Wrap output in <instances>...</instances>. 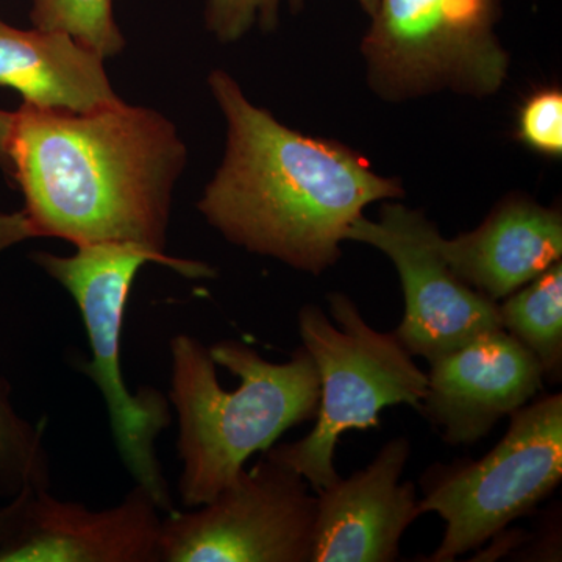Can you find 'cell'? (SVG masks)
I'll return each mask as SVG.
<instances>
[{
    "instance_id": "16",
    "label": "cell",
    "mask_w": 562,
    "mask_h": 562,
    "mask_svg": "<svg viewBox=\"0 0 562 562\" xmlns=\"http://www.w3.org/2000/svg\"><path fill=\"white\" fill-rule=\"evenodd\" d=\"M43 435V427L16 413L0 380V487L11 497L24 490L49 487V458Z\"/></svg>"
},
{
    "instance_id": "17",
    "label": "cell",
    "mask_w": 562,
    "mask_h": 562,
    "mask_svg": "<svg viewBox=\"0 0 562 562\" xmlns=\"http://www.w3.org/2000/svg\"><path fill=\"white\" fill-rule=\"evenodd\" d=\"M31 21L41 31L66 33L105 60L125 47L113 0H33Z\"/></svg>"
},
{
    "instance_id": "12",
    "label": "cell",
    "mask_w": 562,
    "mask_h": 562,
    "mask_svg": "<svg viewBox=\"0 0 562 562\" xmlns=\"http://www.w3.org/2000/svg\"><path fill=\"white\" fill-rule=\"evenodd\" d=\"M409 457V439L398 436L368 468L316 492L312 562L397 560L402 536L422 516L416 486L401 483Z\"/></svg>"
},
{
    "instance_id": "19",
    "label": "cell",
    "mask_w": 562,
    "mask_h": 562,
    "mask_svg": "<svg viewBox=\"0 0 562 562\" xmlns=\"http://www.w3.org/2000/svg\"><path fill=\"white\" fill-rule=\"evenodd\" d=\"M517 139L543 157L562 155V92L542 88L528 95L517 114Z\"/></svg>"
},
{
    "instance_id": "11",
    "label": "cell",
    "mask_w": 562,
    "mask_h": 562,
    "mask_svg": "<svg viewBox=\"0 0 562 562\" xmlns=\"http://www.w3.org/2000/svg\"><path fill=\"white\" fill-rule=\"evenodd\" d=\"M419 413L449 446H473L528 405L543 383L541 366L508 331L480 335L428 362Z\"/></svg>"
},
{
    "instance_id": "18",
    "label": "cell",
    "mask_w": 562,
    "mask_h": 562,
    "mask_svg": "<svg viewBox=\"0 0 562 562\" xmlns=\"http://www.w3.org/2000/svg\"><path fill=\"white\" fill-rule=\"evenodd\" d=\"M301 9L305 0H209L206 29L221 43H235L254 27L272 31L279 22L281 5Z\"/></svg>"
},
{
    "instance_id": "3",
    "label": "cell",
    "mask_w": 562,
    "mask_h": 562,
    "mask_svg": "<svg viewBox=\"0 0 562 562\" xmlns=\"http://www.w3.org/2000/svg\"><path fill=\"white\" fill-rule=\"evenodd\" d=\"M169 349L168 398L179 420V490L187 508L213 501L251 454L268 452L290 428L316 419L319 373L303 346L280 364L235 339L206 347L180 333Z\"/></svg>"
},
{
    "instance_id": "22",
    "label": "cell",
    "mask_w": 562,
    "mask_h": 562,
    "mask_svg": "<svg viewBox=\"0 0 562 562\" xmlns=\"http://www.w3.org/2000/svg\"><path fill=\"white\" fill-rule=\"evenodd\" d=\"M14 513V501L11 498V502L9 505L3 506V508H0V542H2V539L5 538L7 531H9L11 517H13Z\"/></svg>"
},
{
    "instance_id": "14",
    "label": "cell",
    "mask_w": 562,
    "mask_h": 562,
    "mask_svg": "<svg viewBox=\"0 0 562 562\" xmlns=\"http://www.w3.org/2000/svg\"><path fill=\"white\" fill-rule=\"evenodd\" d=\"M0 87L38 109L85 113L120 102L105 58L61 32L22 31L0 18Z\"/></svg>"
},
{
    "instance_id": "21",
    "label": "cell",
    "mask_w": 562,
    "mask_h": 562,
    "mask_svg": "<svg viewBox=\"0 0 562 562\" xmlns=\"http://www.w3.org/2000/svg\"><path fill=\"white\" fill-rule=\"evenodd\" d=\"M13 127V113L0 110V166L9 168V140Z\"/></svg>"
},
{
    "instance_id": "23",
    "label": "cell",
    "mask_w": 562,
    "mask_h": 562,
    "mask_svg": "<svg viewBox=\"0 0 562 562\" xmlns=\"http://www.w3.org/2000/svg\"><path fill=\"white\" fill-rule=\"evenodd\" d=\"M361 3L362 9H364L366 13L369 16H372L375 13L376 7H379L380 0H358Z\"/></svg>"
},
{
    "instance_id": "1",
    "label": "cell",
    "mask_w": 562,
    "mask_h": 562,
    "mask_svg": "<svg viewBox=\"0 0 562 562\" xmlns=\"http://www.w3.org/2000/svg\"><path fill=\"white\" fill-rule=\"evenodd\" d=\"M188 150L157 110L124 101L72 113L22 103L9 168L38 238L135 244L169 257L172 195Z\"/></svg>"
},
{
    "instance_id": "4",
    "label": "cell",
    "mask_w": 562,
    "mask_h": 562,
    "mask_svg": "<svg viewBox=\"0 0 562 562\" xmlns=\"http://www.w3.org/2000/svg\"><path fill=\"white\" fill-rule=\"evenodd\" d=\"M31 258L69 292L79 308L92 351V360L83 362L80 371L101 391L125 469L162 513L176 512L157 452L158 438L172 422L171 402L154 387L133 394L125 386L121 371L122 322L133 281L147 262L166 266L188 279H210L216 272L205 262L161 257L135 244L79 246L66 257L40 250Z\"/></svg>"
},
{
    "instance_id": "6",
    "label": "cell",
    "mask_w": 562,
    "mask_h": 562,
    "mask_svg": "<svg viewBox=\"0 0 562 562\" xmlns=\"http://www.w3.org/2000/svg\"><path fill=\"white\" fill-rule=\"evenodd\" d=\"M562 480V395H547L509 416V428L482 460L435 465L422 480V516L446 524L427 558L452 562L535 512Z\"/></svg>"
},
{
    "instance_id": "5",
    "label": "cell",
    "mask_w": 562,
    "mask_h": 562,
    "mask_svg": "<svg viewBox=\"0 0 562 562\" xmlns=\"http://www.w3.org/2000/svg\"><path fill=\"white\" fill-rule=\"evenodd\" d=\"M327 302L331 319L316 305L299 312L302 346L321 380L316 425L305 438L265 452L301 473L314 494L339 480L335 452L342 432L380 427L379 414L387 406L419 413L428 383L395 331L375 330L342 292H330Z\"/></svg>"
},
{
    "instance_id": "7",
    "label": "cell",
    "mask_w": 562,
    "mask_h": 562,
    "mask_svg": "<svg viewBox=\"0 0 562 562\" xmlns=\"http://www.w3.org/2000/svg\"><path fill=\"white\" fill-rule=\"evenodd\" d=\"M501 13V0H380L362 41L373 88L390 99L492 94L509 68L495 35Z\"/></svg>"
},
{
    "instance_id": "8",
    "label": "cell",
    "mask_w": 562,
    "mask_h": 562,
    "mask_svg": "<svg viewBox=\"0 0 562 562\" xmlns=\"http://www.w3.org/2000/svg\"><path fill=\"white\" fill-rule=\"evenodd\" d=\"M301 473L265 458L190 513L162 519L160 562H312L316 495Z\"/></svg>"
},
{
    "instance_id": "13",
    "label": "cell",
    "mask_w": 562,
    "mask_h": 562,
    "mask_svg": "<svg viewBox=\"0 0 562 562\" xmlns=\"http://www.w3.org/2000/svg\"><path fill=\"white\" fill-rule=\"evenodd\" d=\"M438 249L454 276L497 303L538 279L562 257V217L522 198L506 199L479 228Z\"/></svg>"
},
{
    "instance_id": "20",
    "label": "cell",
    "mask_w": 562,
    "mask_h": 562,
    "mask_svg": "<svg viewBox=\"0 0 562 562\" xmlns=\"http://www.w3.org/2000/svg\"><path fill=\"white\" fill-rule=\"evenodd\" d=\"M33 238H38V233L24 210L18 213H0V255Z\"/></svg>"
},
{
    "instance_id": "15",
    "label": "cell",
    "mask_w": 562,
    "mask_h": 562,
    "mask_svg": "<svg viewBox=\"0 0 562 562\" xmlns=\"http://www.w3.org/2000/svg\"><path fill=\"white\" fill-rule=\"evenodd\" d=\"M502 328L535 355L543 380L562 376V262L525 284L498 305Z\"/></svg>"
},
{
    "instance_id": "2",
    "label": "cell",
    "mask_w": 562,
    "mask_h": 562,
    "mask_svg": "<svg viewBox=\"0 0 562 562\" xmlns=\"http://www.w3.org/2000/svg\"><path fill=\"white\" fill-rule=\"evenodd\" d=\"M227 122L224 160L198 209L228 243L321 276L373 202L402 198L397 180L336 140L313 138L254 105L225 70L210 74Z\"/></svg>"
},
{
    "instance_id": "10",
    "label": "cell",
    "mask_w": 562,
    "mask_h": 562,
    "mask_svg": "<svg viewBox=\"0 0 562 562\" xmlns=\"http://www.w3.org/2000/svg\"><path fill=\"white\" fill-rule=\"evenodd\" d=\"M13 501L0 562H160L162 512L139 484L103 512L58 501L49 487Z\"/></svg>"
},
{
    "instance_id": "9",
    "label": "cell",
    "mask_w": 562,
    "mask_h": 562,
    "mask_svg": "<svg viewBox=\"0 0 562 562\" xmlns=\"http://www.w3.org/2000/svg\"><path fill=\"white\" fill-rule=\"evenodd\" d=\"M438 236L424 214L398 203L383 205L379 221L358 217L346 236L383 251L397 269L405 313L395 335L413 357L428 362L502 328L498 303L454 276Z\"/></svg>"
}]
</instances>
